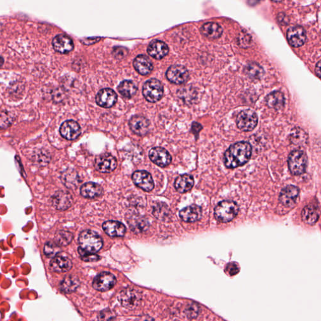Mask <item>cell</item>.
<instances>
[{"label": "cell", "instance_id": "cell-12", "mask_svg": "<svg viewBox=\"0 0 321 321\" xmlns=\"http://www.w3.org/2000/svg\"><path fill=\"white\" fill-rule=\"evenodd\" d=\"M149 158L152 162L156 164L159 167L165 168L171 162L172 158L170 154L165 148L156 147L152 148L149 153Z\"/></svg>", "mask_w": 321, "mask_h": 321}, {"label": "cell", "instance_id": "cell-10", "mask_svg": "<svg viewBox=\"0 0 321 321\" xmlns=\"http://www.w3.org/2000/svg\"><path fill=\"white\" fill-rule=\"evenodd\" d=\"M133 182L144 192L152 191L154 188L153 178L150 173L146 171H135L132 176Z\"/></svg>", "mask_w": 321, "mask_h": 321}, {"label": "cell", "instance_id": "cell-18", "mask_svg": "<svg viewBox=\"0 0 321 321\" xmlns=\"http://www.w3.org/2000/svg\"><path fill=\"white\" fill-rule=\"evenodd\" d=\"M299 194L298 188L289 185L284 188L280 192L279 201L283 205L291 207L296 204Z\"/></svg>", "mask_w": 321, "mask_h": 321}, {"label": "cell", "instance_id": "cell-29", "mask_svg": "<svg viewBox=\"0 0 321 321\" xmlns=\"http://www.w3.org/2000/svg\"><path fill=\"white\" fill-rule=\"evenodd\" d=\"M79 285V280L77 277L74 275H68L62 280L60 289L64 293L70 294L75 292Z\"/></svg>", "mask_w": 321, "mask_h": 321}, {"label": "cell", "instance_id": "cell-39", "mask_svg": "<svg viewBox=\"0 0 321 321\" xmlns=\"http://www.w3.org/2000/svg\"><path fill=\"white\" fill-rule=\"evenodd\" d=\"M78 254H79L80 258L85 261H95L99 260L100 257L96 254H90L89 252H85L80 247L78 249Z\"/></svg>", "mask_w": 321, "mask_h": 321}, {"label": "cell", "instance_id": "cell-43", "mask_svg": "<svg viewBox=\"0 0 321 321\" xmlns=\"http://www.w3.org/2000/svg\"><path fill=\"white\" fill-rule=\"evenodd\" d=\"M278 21H279L280 24L287 25L289 23V19L285 14L280 13L277 16Z\"/></svg>", "mask_w": 321, "mask_h": 321}, {"label": "cell", "instance_id": "cell-38", "mask_svg": "<svg viewBox=\"0 0 321 321\" xmlns=\"http://www.w3.org/2000/svg\"><path fill=\"white\" fill-rule=\"evenodd\" d=\"M199 312H200V308L198 304L194 303L189 304L185 309V314L190 319H195L198 317Z\"/></svg>", "mask_w": 321, "mask_h": 321}, {"label": "cell", "instance_id": "cell-19", "mask_svg": "<svg viewBox=\"0 0 321 321\" xmlns=\"http://www.w3.org/2000/svg\"><path fill=\"white\" fill-rule=\"evenodd\" d=\"M52 45L55 51L62 54L69 53L74 47L72 40L65 35H57L52 42Z\"/></svg>", "mask_w": 321, "mask_h": 321}, {"label": "cell", "instance_id": "cell-15", "mask_svg": "<svg viewBox=\"0 0 321 321\" xmlns=\"http://www.w3.org/2000/svg\"><path fill=\"white\" fill-rule=\"evenodd\" d=\"M118 96L113 89H103L97 93L96 101L97 105L104 108H110L116 104Z\"/></svg>", "mask_w": 321, "mask_h": 321}, {"label": "cell", "instance_id": "cell-26", "mask_svg": "<svg viewBox=\"0 0 321 321\" xmlns=\"http://www.w3.org/2000/svg\"><path fill=\"white\" fill-rule=\"evenodd\" d=\"M194 178L192 175L185 174L180 176L175 182V187L180 193L189 192L194 186Z\"/></svg>", "mask_w": 321, "mask_h": 321}, {"label": "cell", "instance_id": "cell-31", "mask_svg": "<svg viewBox=\"0 0 321 321\" xmlns=\"http://www.w3.org/2000/svg\"><path fill=\"white\" fill-rule=\"evenodd\" d=\"M119 92L126 98H131L136 94L137 88L136 85L131 80H124L118 86Z\"/></svg>", "mask_w": 321, "mask_h": 321}, {"label": "cell", "instance_id": "cell-13", "mask_svg": "<svg viewBox=\"0 0 321 321\" xmlns=\"http://www.w3.org/2000/svg\"><path fill=\"white\" fill-rule=\"evenodd\" d=\"M52 205L57 210L64 211L69 208L73 203V198L69 193L65 191H58L52 196Z\"/></svg>", "mask_w": 321, "mask_h": 321}, {"label": "cell", "instance_id": "cell-2", "mask_svg": "<svg viewBox=\"0 0 321 321\" xmlns=\"http://www.w3.org/2000/svg\"><path fill=\"white\" fill-rule=\"evenodd\" d=\"M80 248L90 254H96L103 246V240L97 233L86 230L80 233L78 237Z\"/></svg>", "mask_w": 321, "mask_h": 321}, {"label": "cell", "instance_id": "cell-17", "mask_svg": "<svg viewBox=\"0 0 321 321\" xmlns=\"http://www.w3.org/2000/svg\"><path fill=\"white\" fill-rule=\"evenodd\" d=\"M129 124L132 131L140 136L147 134L150 126L149 120L142 116H132Z\"/></svg>", "mask_w": 321, "mask_h": 321}, {"label": "cell", "instance_id": "cell-34", "mask_svg": "<svg viewBox=\"0 0 321 321\" xmlns=\"http://www.w3.org/2000/svg\"><path fill=\"white\" fill-rule=\"evenodd\" d=\"M73 235L72 233L65 230H61L57 233L55 236L54 241L56 242L59 246L61 247H65L68 246L71 243L73 240Z\"/></svg>", "mask_w": 321, "mask_h": 321}, {"label": "cell", "instance_id": "cell-35", "mask_svg": "<svg viewBox=\"0 0 321 321\" xmlns=\"http://www.w3.org/2000/svg\"><path fill=\"white\" fill-rule=\"evenodd\" d=\"M246 72L247 74L252 78L258 79L263 75V68L258 64L251 63L246 66Z\"/></svg>", "mask_w": 321, "mask_h": 321}, {"label": "cell", "instance_id": "cell-27", "mask_svg": "<svg viewBox=\"0 0 321 321\" xmlns=\"http://www.w3.org/2000/svg\"><path fill=\"white\" fill-rule=\"evenodd\" d=\"M202 34L208 38L214 40L217 39L221 37L223 33V29L220 25L215 22L206 23L201 28Z\"/></svg>", "mask_w": 321, "mask_h": 321}, {"label": "cell", "instance_id": "cell-1", "mask_svg": "<svg viewBox=\"0 0 321 321\" xmlns=\"http://www.w3.org/2000/svg\"><path fill=\"white\" fill-rule=\"evenodd\" d=\"M252 146L247 142H239L230 146L224 154L226 167L236 168L248 162L252 156Z\"/></svg>", "mask_w": 321, "mask_h": 321}, {"label": "cell", "instance_id": "cell-3", "mask_svg": "<svg viewBox=\"0 0 321 321\" xmlns=\"http://www.w3.org/2000/svg\"><path fill=\"white\" fill-rule=\"evenodd\" d=\"M239 207L235 201L226 200L220 202L215 208L216 220L221 223H228L234 220L239 213Z\"/></svg>", "mask_w": 321, "mask_h": 321}, {"label": "cell", "instance_id": "cell-25", "mask_svg": "<svg viewBox=\"0 0 321 321\" xmlns=\"http://www.w3.org/2000/svg\"><path fill=\"white\" fill-rule=\"evenodd\" d=\"M103 193V189L97 183L89 182L83 185L80 189V194L87 198H96Z\"/></svg>", "mask_w": 321, "mask_h": 321}, {"label": "cell", "instance_id": "cell-32", "mask_svg": "<svg viewBox=\"0 0 321 321\" xmlns=\"http://www.w3.org/2000/svg\"><path fill=\"white\" fill-rule=\"evenodd\" d=\"M130 227L135 232H142L146 231L149 227V223L145 218L141 216H134L130 218L129 222Z\"/></svg>", "mask_w": 321, "mask_h": 321}, {"label": "cell", "instance_id": "cell-9", "mask_svg": "<svg viewBox=\"0 0 321 321\" xmlns=\"http://www.w3.org/2000/svg\"><path fill=\"white\" fill-rule=\"evenodd\" d=\"M118 162L116 159L111 154L104 153L99 156L95 160V168L99 172L109 173L117 168Z\"/></svg>", "mask_w": 321, "mask_h": 321}, {"label": "cell", "instance_id": "cell-20", "mask_svg": "<svg viewBox=\"0 0 321 321\" xmlns=\"http://www.w3.org/2000/svg\"><path fill=\"white\" fill-rule=\"evenodd\" d=\"M180 218L187 223H194L201 219L202 210L200 206L196 204H192L187 206L180 212Z\"/></svg>", "mask_w": 321, "mask_h": 321}, {"label": "cell", "instance_id": "cell-40", "mask_svg": "<svg viewBox=\"0 0 321 321\" xmlns=\"http://www.w3.org/2000/svg\"><path fill=\"white\" fill-rule=\"evenodd\" d=\"M113 54L114 57L118 59H123L125 58L128 54L127 49L123 47H116L114 49Z\"/></svg>", "mask_w": 321, "mask_h": 321}, {"label": "cell", "instance_id": "cell-37", "mask_svg": "<svg viewBox=\"0 0 321 321\" xmlns=\"http://www.w3.org/2000/svg\"><path fill=\"white\" fill-rule=\"evenodd\" d=\"M291 141L294 144H303L307 141V134L300 128H295L291 134Z\"/></svg>", "mask_w": 321, "mask_h": 321}, {"label": "cell", "instance_id": "cell-30", "mask_svg": "<svg viewBox=\"0 0 321 321\" xmlns=\"http://www.w3.org/2000/svg\"><path fill=\"white\" fill-rule=\"evenodd\" d=\"M302 218L307 224H315L319 219L318 209L313 204L306 206L302 212Z\"/></svg>", "mask_w": 321, "mask_h": 321}, {"label": "cell", "instance_id": "cell-44", "mask_svg": "<svg viewBox=\"0 0 321 321\" xmlns=\"http://www.w3.org/2000/svg\"><path fill=\"white\" fill-rule=\"evenodd\" d=\"M137 321H154L153 318L149 316H142L138 318Z\"/></svg>", "mask_w": 321, "mask_h": 321}, {"label": "cell", "instance_id": "cell-33", "mask_svg": "<svg viewBox=\"0 0 321 321\" xmlns=\"http://www.w3.org/2000/svg\"><path fill=\"white\" fill-rule=\"evenodd\" d=\"M153 214L157 219L165 221L170 217L171 211L165 203H158L153 207Z\"/></svg>", "mask_w": 321, "mask_h": 321}, {"label": "cell", "instance_id": "cell-41", "mask_svg": "<svg viewBox=\"0 0 321 321\" xmlns=\"http://www.w3.org/2000/svg\"><path fill=\"white\" fill-rule=\"evenodd\" d=\"M114 318V316L111 311H102L98 316L99 321H112Z\"/></svg>", "mask_w": 321, "mask_h": 321}, {"label": "cell", "instance_id": "cell-4", "mask_svg": "<svg viewBox=\"0 0 321 321\" xmlns=\"http://www.w3.org/2000/svg\"><path fill=\"white\" fill-rule=\"evenodd\" d=\"M164 89L162 84L156 78H151L144 83L142 94L149 102H156L162 99Z\"/></svg>", "mask_w": 321, "mask_h": 321}, {"label": "cell", "instance_id": "cell-8", "mask_svg": "<svg viewBox=\"0 0 321 321\" xmlns=\"http://www.w3.org/2000/svg\"><path fill=\"white\" fill-rule=\"evenodd\" d=\"M166 77L171 83L180 85L187 81L189 78V73L184 66L171 65L166 72Z\"/></svg>", "mask_w": 321, "mask_h": 321}, {"label": "cell", "instance_id": "cell-36", "mask_svg": "<svg viewBox=\"0 0 321 321\" xmlns=\"http://www.w3.org/2000/svg\"><path fill=\"white\" fill-rule=\"evenodd\" d=\"M61 251V246L55 241L47 242L44 247L45 255L49 258H54Z\"/></svg>", "mask_w": 321, "mask_h": 321}, {"label": "cell", "instance_id": "cell-22", "mask_svg": "<svg viewBox=\"0 0 321 321\" xmlns=\"http://www.w3.org/2000/svg\"><path fill=\"white\" fill-rule=\"evenodd\" d=\"M168 47L165 42L160 40H153L147 47V53L157 60H160L168 54Z\"/></svg>", "mask_w": 321, "mask_h": 321}, {"label": "cell", "instance_id": "cell-16", "mask_svg": "<svg viewBox=\"0 0 321 321\" xmlns=\"http://www.w3.org/2000/svg\"><path fill=\"white\" fill-rule=\"evenodd\" d=\"M60 133L62 136L66 139L74 140L79 136L81 133V129L76 121L68 120L61 125Z\"/></svg>", "mask_w": 321, "mask_h": 321}, {"label": "cell", "instance_id": "cell-5", "mask_svg": "<svg viewBox=\"0 0 321 321\" xmlns=\"http://www.w3.org/2000/svg\"><path fill=\"white\" fill-rule=\"evenodd\" d=\"M308 165V158L304 151L294 150L289 154L288 166L289 170L294 175L303 174Z\"/></svg>", "mask_w": 321, "mask_h": 321}, {"label": "cell", "instance_id": "cell-7", "mask_svg": "<svg viewBox=\"0 0 321 321\" xmlns=\"http://www.w3.org/2000/svg\"><path fill=\"white\" fill-rule=\"evenodd\" d=\"M118 300L124 308L134 309L141 303V295L134 289L127 288L120 292Z\"/></svg>", "mask_w": 321, "mask_h": 321}, {"label": "cell", "instance_id": "cell-28", "mask_svg": "<svg viewBox=\"0 0 321 321\" xmlns=\"http://www.w3.org/2000/svg\"><path fill=\"white\" fill-rule=\"evenodd\" d=\"M266 104L270 108L280 110L285 105L284 95L280 91L273 92L266 97Z\"/></svg>", "mask_w": 321, "mask_h": 321}, {"label": "cell", "instance_id": "cell-23", "mask_svg": "<svg viewBox=\"0 0 321 321\" xmlns=\"http://www.w3.org/2000/svg\"><path fill=\"white\" fill-rule=\"evenodd\" d=\"M133 65L135 70L142 75L149 74L153 69V64L150 59L144 55H139L135 57Z\"/></svg>", "mask_w": 321, "mask_h": 321}, {"label": "cell", "instance_id": "cell-14", "mask_svg": "<svg viewBox=\"0 0 321 321\" xmlns=\"http://www.w3.org/2000/svg\"><path fill=\"white\" fill-rule=\"evenodd\" d=\"M287 38L291 46L296 48L300 47L306 41V31L300 26H294L287 31Z\"/></svg>", "mask_w": 321, "mask_h": 321}, {"label": "cell", "instance_id": "cell-45", "mask_svg": "<svg viewBox=\"0 0 321 321\" xmlns=\"http://www.w3.org/2000/svg\"><path fill=\"white\" fill-rule=\"evenodd\" d=\"M316 72L318 77L321 78V61L319 62L316 66Z\"/></svg>", "mask_w": 321, "mask_h": 321}, {"label": "cell", "instance_id": "cell-24", "mask_svg": "<svg viewBox=\"0 0 321 321\" xmlns=\"http://www.w3.org/2000/svg\"><path fill=\"white\" fill-rule=\"evenodd\" d=\"M72 267V261L65 257H55L50 263V268L56 272L65 273L69 271Z\"/></svg>", "mask_w": 321, "mask_h": 321}, {"label": "cell", "instance_id": "cell-42", "mask_svg": "<svg viewBox=\"0 0 321 321\" xmlns=\"http://www.w3.org/2000/svg\"><path fill=\"white\" fill-rule=\"evenodd\" d=\"M202 126L201 125H199L198 123H193L192 130V132L193 133L195 136L198 137L199 132H200V130L202 129Z\"/></svg>", "mask_w": 321, "mask_h": 321}, {"label": "cell", "instance_id": "cell-21", "mask_svg": "<svg viewBox=\"0 0 321 321\" xmlns=\"http://www.w3.org/2000/svg\"><path fill=\"white\" fill-rule=\"evenodd\" d=\"M102 228L104 232L111 237H122L126 232L125 225L118 221H107L102 225Z\"/></svg>", "mask_w": 321, "mask_h": 321}, {"label": "cell", "instance_id": "cell-11", "mask_svg": "<svg viewBox=\"0 0 321 321\" xmlns=\"http://www.w3.org/2000/svg\"><path fill=\"white\" fill-rule=\"evenodd\" d=\"M116 283V279L113 274L104 272L97 275L92 285L97 291L105 292L113 289Z\"/></svg>", "mask_w": 321, "mask_h": 321}, {"label": "cell", "instance_id": "cell-6", "mask_svg": "<svg viewBox=\"0 0 321 321\" xmlns=\"http://www.w3.org/2000/svg\"><path fill=\"white\" fill-rule=\"evenodd\" d=\"M258 123V117L255 112L245 110L240 112L237 118V125L243 131H251Z\"/></svg>", "mask_w": 321, "mask_h": 321}]
</instances>
